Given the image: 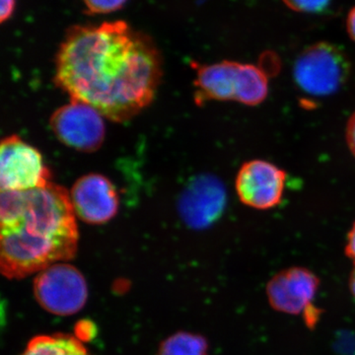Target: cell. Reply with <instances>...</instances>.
<instances>
[{
    "mask_svg": "<svg viewBox=\"0 0 355 355\" xmlns=\"http://www.w3.org/2000/svg\"><path fill=\"white\" fill-rule=\"evenodd\" d=\"M349 291L352 292V295L355 298V268L354 270H352V275H350L349 277Z\"/></svg>",
    "mask_w": 355,
    "mask_h": 355,
    "instance_id": "obj_23",
    "label": "cell"
},
{
    "mask_svg": "<svg viewBox=\"0 0 355 355\" xmlns=\"http://www.w3.org/2000/svg\"><path fill=\"white\" fill-rule=\"evenodd\" d=\"M268 94V78L265 70L257 65L242 64L236 102L257 106L265 101Z\"/></svg>",
    "mask_w": 355,
    "mask_h": 355,
    "instance_id": "obj_12",
    "label": "cell"
},
{
    "mask_svg": "<svg viewBox=\"0 0 355 355\" xmlns=\"http://www.w3.org/2000/svg\"><path fill=\"white\" fill-rule=\"evenodd\" d=\"M347 29L350 38L355 42V7L349 11L347 19Z\"/></svg>",
    "mask_w": 355,
    "mask_h": 355,
    "instance_id": "obj_21",
    "label": "cell"
},
{
    "mask_svg": "<svg viewBox=\"0 0 355 355\" xmlns=\"http://www.w3.org/2000/svg\"><path fill=\"white\" fill-rule=\"evenodd\" d=\"M347 141L350 153L355 157V112L350 116L347 125Z\"/></svg>",
    "mask_w": 355,
    "mask_h": 355,
    "instance_id": "obj_19",
    "label": "cell"
},
{
    "mask_svg": "<svg viewBox=\"0 0 355 355\" xmlns=\"http://www.w3.org/2000/svg\"><path fill=\"white\" fill-rule=\"evenodd\" d=\"M16 0H1L0 6V22L4 23L6 21L12 17L14 10H15Z\"/></svg>",
    "mask_w": 355,
    "mask_h": 355,
    "instance_id": "obj_18",
    "label": "cell"
},
{
    "mask_svg": "<svg viewBox=\"0 0 355 355\" xmlns=\"http://www.w3.org/2000/svg\"><path fill=\"white\" fill-rule=\"evenodd\" d=\"M161 77L157 46L125 21L72 26L55 58L58 87L118 123L153 101Z\"/></svg>",
    "mask_w": 355,
    "mask_h": 355,
    "instance_id": "obj_1",
    "label": "cell"
},
{
    "mask_svg": "<svg viewBox=\"0 0 355 355\" xmlns=\"http://www.w3.org/2000/svg\"><path fill=\"white\" fill-rule=\"evenodd\" d=\"M345 254L355 263V222L347 234Z\"/></svg>",
    "mask_w": 355,
    "mask_h": 355,
    "instance_id": "obj_20",
    "label": "cell"
},
{
    "mask_svg": "<svg viewBox=\"0 0 355 355\" xmlns=\"http://www.w3.org/2000/svg\"><path fill=\"white\" fill-rule=\"evenodd\" d=\"M69 196L76 216L87 223H107L118 214V193L108 178L101 174L79 178Z\"/></svg>",
    "mask_w": 355,
    "mask_h": 355,
    "instance_id": "obj_8",
    "label": "cell"
},
{
    "mask_svg": "<svg viewBox=\"0 0 355 355\" xmlns=\"http://www.w3.org/2000/svg\"><path fill=\"white\" fill-rule=\"evenodd\" d=\"M241 64L231 60L196 64V102L236 101Z\"/></svg>",
    "mask_w": 355,
    "mask_h": 355,
    "instance_id": "obj_11",
    "label": "cell"
},
{
    "mask_svg": "<svg viewBox=\"0 0 355 355\" xmlns=\"http://www.w3.org/2000/svg\"><path fill=\"white\" fill-rule=\"evenodd\" d=\"M352 71L349 58L336 44L320 42L306 48L294 64V80L306 94L324 97L338 92Z\"/></svg>",
    "mask_w": 355,
    "mask_h": 355,
    "instance_id": "obj_3",
    "label": "cell"
},
{
    "mask_svg": "<svg viewBox=\"0 0 355 355\" xmlns=\"http://www.w3.org/2000/svg\"><path fill=\"white\" fill-rule=\"evenodd\" d=\"M34 293L39 304L57 316L76 314L88 298L83 273L67 263H55L39 272L34 282Z\"/></svg>",
    "mask_w": 355,
    "mask_h": 355,
    "instance_id": "obj_4",
    "label": "cell"
},
{
    "mask_svg": "<svg viewBox=\"0 0 355 355\" xmlns=\"http://www.w3.org/2000/svg\"><path fill=\"white\" fill-rule=\"evenodd\" d=\"M57 139L70 148L93 153L104 142V116L85 103L71 101L53 112L50 120Z\"/></svg>",
    "mask_w": 355,
    "mask_h": 355,
    "instance_id": "obj_6",
    "label": "cell"
},
{
    "mask_svg": "<svg viewBox=\"0 0 355 355\" xmlns=\"http://www.w3.org/2000/svg\"><path fill=\"white\" fill-rule=\"evenodd\" d=\"M292 10L302 13H322L330 6L331 0H282Z\"/></svg>",
    "mask_w": 355,
    "mask_h": 355,
    "instance_id": "obj_15",
    "label": "cell"
},
{
    "mask_svg": "<svg viewBox=\"0 0 355 355\" xmlns=\"http://www.w3.org/2000/svg\"><path fill=\"white\" fill-rule=\"evenodd\" d=\"M209 345L203 336L180 331L162 343L158 355H207Z\"/></svg>",
    "mask_w": 355,
    "mask_h": 355,
    "instance_id": "obj_13",
    "label": "cell"
},
{
    "mask_svg": "<svg viewBox=\"0 0 355 355\" xmlns=\"http://www.w3.org/2000/svg\"><path fill=\"white\" fill-rule=\"evenodd\" d=\"M78 340L76 336L62 334L36 336L28 343L22 355H69Z\"/></svg>",
    "mask_w": 355,
    "mask_h": 355,
    "instance_id": "obj_14",
    "label": "cell"
},
{
    "mask_svg": "<svg viewBox=\"0 0 355 355\" xmlns=\"http://www.w3.org/2000/svg\"><path fill=\"white\" fill-rule=\"evenodd\" d=\"M51 182L50 170L38 149L17 135L2 139L0 147L1 191H26L43 188Z\"/></svg>",
    "mask_w": 355,
    "mask_h": 355,
    "instance_id": "obj_5",
    "label": "cell"
},
{
    "mask_svg": "<svg viewBox=\"0 0 355 355\" xmlns=\"http://www.w3.org/2000/svg\"><path fill=\"white\" fill-rule=\"evenodd\" d=\"M69 355H90L88 354L87 350H86L85 347L81 343V340H78V343L74 345L73 349H71V352H69Z\"/></svg>",
    "mask_w": 355,
    "mask_h": 355,
    "instance_id": "obj_22",
    "label": "cell"
},
{
    "mask_svg": "<svg viewBox=\"0 0 355 355\" xmlns=\"http://www.w3.org/2000/svg\"><path fill=\"white\" fill-rule=\"evenodd\" d=\"M89 13L108 14L119 10L128 0H83Z\"/></svg>",
    "mask_w": 355,
    "mask_h": 355,
    "instance_id": "obj_16",
    "label": "cell"
},
{
    "mask_svg": "<svg viewBox=\"0 0 355 355\" xmlns=\"http://www.w3.org/2000/svg\"><path fill=\"white\" fill-rule=\"evenodd\" d=\"M0 266L10 279L73 258L76 216L69 191L53 182L26 191H1Z\"/></svg>",
    "mask_w": 355,
    "mask_h": 355,
    "instance_id": "obj_2",
    "label": "cell"
},
{
    "mask_svg": "<svg viewBox=\"0 0 355 355\" xmlns=\"http://www.w3.org/2000/svg\"><path fill=\"white\" fill-rule=\"evenodd\" d=\"M319 286V277L314 272L293 266L277 273L268 282L266 295L275 311L298 315L312 305Z\"/></svg>",
    "mask_w": 355,
    "mask_h": 355,
    "instance_id": "obj_10",
    "label": "cell"
},
{
    "mask_svg": "<svg viewBox=\"0 0 355 355\" xmlns=\"http://www.w3.org/2000/svg\"><path fill=\"white\" fill-rule=\"evenodd\" d=\"M95 326L88 321H83L78 323L76 327V338L78 340H89L94 336Z\"/></svg>",
    "mask_w": 355,
    "mask_h": 355,
    "instance_id": "obj_17",
    "label": "cell"
},
{
    "mask_svg": "<svg viewBox=\"0 0 355 355\" xmlns=\"http://www.w3.org/2000/svg\"><path fill=\"white\" fill-rule=\"evenodd\" d=\"M286 173L265 160L244 163L236 177L235 188L243 205L259 210L272 209L282 202Z\"/></svg>",
    "mask_w": 355,
    "mask_h": 355,
    "instance_id": "obj_7",
    "label": "cell"
},
{
    "mask_svg": "<svg viewBox=\"0 0 355 355\" xmlns=\"http://www.w3.org/2000/svg\"><path fill=\"white\" fill-rule=\"evenodd\" d=\"M225 191L220 181L216 177L203 175L187 186L178 209L189 227L202 229L218 219L225 207Z\"/></svg>",
    "mask_w": 355,
    "mask_h": 355,
    "instance_id": "obj_9",
    "label": "cell"
}]
</instances>
